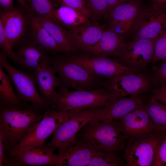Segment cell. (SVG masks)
<instances>
[{"instance_id":"obj_27","label":"cell","mask_w":166,"mask_h":166,"mask_svg":"<svg viewBox=\"0 0 166 166\" xmlns=\"http://www.w3.org/2000/svg\"><path fill=\"white\" fill-rule=\"evenodd\" d=\"M148 112L156 131H166V105L152 97L146 102Z\"/></svg>"},{"instance_id":"obj_25","label":"cell","mask_w":166,"mask_h":166,"mask_svg":"<svg viewBox=\"0 0 166 166\" xmlns=\"http://www.w3.org/2000/svg\"><path fill=\"white\" fill-rule=\"evenodd\" d=\"M30 23L32 42L46 51L51 52H61L56 42L47 31L36 20L31 14Z\"/></svg>"},{"instance_id":"obj_10","label":"cell","mask_w":166,"mask_h":166,"mask_svg":"<svg viewBox=\"0 0 166 166\" xmlns=\"http://www.w3.org/2000/svg\"><path fill=\"white\" fill-rule=\"evenodd\" d=\"M166 132L157 131L146 138L127 142L124 149L125 166H153L157 147Z\"/></svg>"},{"instance_id":"obj_24","label":"cell","mask_w":166,"mask_h":166,"mask_svg":"<svg viewBox=\"0 0 166 166\" xmlns=\"http://www.w3.org/2000/svg\"><path fill=\"white\" fill-rule=\"evenodd\" d=\"M45 51L32 42L21 47L16 54L20 59L22 66L34 71L42 61L48 58Z\"/></svg>"},{"instance_id":"obj_28","label":"cell","mask_w":166,"mask_h":166,"mask_svg":"<svg viewBox=\"0 0 166 166\" xmlns=\"http://www.w3.org/2000/svg\"><path fill=\"white\" fill-rule=\"evenodd\" d=\"M118 152L99 151L93 156L88 166H125Z\"/></svg>"},{"instance_id":"obj_39","label":"cell","mask_w":166,"mask_h":166,"mask_svg":"<svg viewBox=\"0 0 166 166\" xmlns=\"http://www.w3.org/2000/svg\"><path fill=\"white\" fill-rule=\"evenodd\" d=\"M128 0H107L108 9L105 16L107 17L111 10L116 6Z\"/></svg>"},{"instance_id":"obj_34","label":"cell","mask_w":166,"mask_h":166,"mask_svg":"<svg viewBox=\"0 0 166 166\" xmlns=\"http://www.w3.org/2000/svg\"><path fill=\"white\" fill-rule=\"evenodd\" d=\"M60 6H65L77 9L90 18L85 0H55Z\"/></svg>"},{"instance_id":"obj_3","label":"cell","mask_w":166,"mask_h":166,"mask_svg":"<svg viewBox=\"0 0 166 166\" xmlns=\"http://www.w3.org/2000/svg\"><path fill=\"white\" fill-rule=\"evenodd\" d=\"M59 79V87L77 91H91L103 88L104 81L91 73L66 56L51 60Z\"/></svg>"},{"instance_id":"obj_7","label":"cell","mask_w":166,"mask_h":166,"mask_svg":"<svg viewBox=\"0 0 166 166\" xmlns=\"http://www.w3.org/2000/svg\"><path fill=\"white\" fill-rule=\"evenodd\" d=\"M7 56L0 53V66L4 69L14 83L17 94L23 101L30 102L34 106L44 110L49 108L39 93L33 75L18 69L8 61Z\"/></svg>"},{"instance_id":"obj_37","label":"cell","mask_w":166,"mask_h":166,"mask_svg":"<svg viewBox=\"0 0 166 166\" xmlns=\"http://www.w3.org/2000/svg\"><path fill=\"white\" fill-rule=\"evenodd\" d=\"M152 6L159 11L166 12V0H151Z\"/></svg>"},{"instance_id":"obj_40","label":"cell","mask_w":166,"mask_h":166,"mask_svg":"<svg viewBox=\"0 0 166 166\" xmlns=\"http://www.w3.org/2000/svg\"><path fill=\"white\" fill-rule=\"evenodd\" d=\"M4 138L2 134L0 133V166L3 165L5 157L4 152Z\"/></svg>"},{"instance_id":"obj_38","label":"cell","mask_w":166,"mask_h":166,"mask_svg":"<svg viewBox=\"0 0 166 166\" xmlns=\"http://www.w3.org/2000/svg\"><path fill=\"white\" fill-rule=\"evenodd\" d=\"M0 10L8 11L15 8L13 6V0H0Z\"/></svg>"},{"instance_id":"obj_6","label":"cell","mask_w":166,"mask_h":166,"mask_svg":"<svg viewBox=\"0 0 166 166\" xmlns=\"http://www.w3.org/2000/svg\"><path fill=\"white\" fill-rule=\"evenodd\" d=\"M156 41L148 39H135L125 42L116 58L122 66L136 72H145L151 64Z\"/></svg>"},{"instance_id":"obj_26","label":"cell","mask_w":166,"mask_h":166,"mask_svg":"<svg viewBox=\"0 0 166 166\" xmlns=\"http://www.w3.org/2000/svg\"><path fill=\"white\" fill-rule=\"evenodd\" d=\"M54 13L59 24L69 29L90 22L89 18L81 11L65 6L55 9Z\"/></svg>"},{"instance_id":"obj_23","label":"cell","mask_w":166,"mask_h":166,"mask_svg":"<svg viewBox=\"0 0 166 166\" xmlns=\"http://www.w3.org/2000/svg\"><path fill=\"white\" fill-rule=\"evenodd\" d=\"M3 69L0 66V105L12 108L22 109L28 107L27 102L22 101L16 93L11 79Z\"/></svg>"},{"instance_id":"obj_36","label":"cell","mask_w":166,"mask_h":166,"mask_svg":"<svg viewBox=\"0 0 166 166\" xmlns=\"http://www.w3.org/2000/svg\"><path fill=\"white\" fill-rule=\"evenodd\" d=\"M151 93L152 97L166 105V84H162L160 87L155 86Z\"/></svg>"},{"instance_id":"obj_22","label":"cell","mask_w":166,"mask_h":166,"mask_svg":"<svg viewBox=\"0 0 166 166\" xmlns=\"http://www.w3.org/2000/svg\"><path fill=\"white\" fill-rule=\"evenodd\" d=\"M32 14L36 20L53 38L61 52H76L71 41L68 31L65 30L62 26L49 19L39 15Z\"/></svg>"},{"instance_id":"obj_31","label":"cell","mask_w":166,"mask_h":166,"mask_svg":"<svg viewBox=\"0 0 166 166\" xmlns=\"http://www.w3.org/2000/svg\"><path fill=\"white\" fill-rule=\"evenodd\" d=\"M166 59V30L156 41L151 64Z\"/></svg>"},{"instance_id":"obj_4","label":"cell","mask_w":166,"mask_h":166,"mask_svg":"<svg viewBox=\"0 0 166 166\" xmlns=\"http://www.w3.org/2000/svg\"><path fill=\"white\" fill-rule=\"evenodd\" d=\"M59 88L51 108L60 112L104 107L118 98L104 88L91 91H72Z\"/></svg>"},{"instance_id":"obj_9","label":"cell","mask_w":166,"mask_h":166,"mask_svg":"<svg viewBox=\"0 0 166 166\" xmlns=\"http://www.w3.org/2000/svg\"><path fill=\"white\" fill-rule=\"evenodd\" d=\"M102 107L72 110L68 117L54 132L51 141L46 145L58 149L75 138Z\"/></svg>"},{"instance_id":"obj_16","label":"cell","mask_w":166,"mask_h":166,"mask_svg":"<svg viewBox=\"0 0 166 166\" xmlns=\"http://www.w3.org/2000/svg\"><path fill=\"white\" fill-rule=\"evenodd\" d=\"M57 149L55 166H88L99 151L92 149L76 137Z\"/></svg>"},{"instance_id":"obj_29","label":"cell","mask_w":166,"mask_h":166,"mask_svg":"<svg viewBox=\"0 0 166 166\" xmlns=\"http://www.w3.org/2000/svg\"><path fill=\"white\" fill-rule=\"evenodd\" d=\"M27 1L30 14L40 15L60 25L55 17L54 13L55 8L52 0Z\"/></svg>"},{"instance_id":"obj_18","label":"cell","mask_w":166,"mask_h":166,"mask_svg":"<svg viewBox=\"0 0 166 166\" xmlns=\"http://www.w3.org/2000/svg\"><path fill=\"white\" fill-rule=\"evenodd\" d=\"M150 96L118 98L101 108L93 119L103 121L119 120L145 103Z\"/></svg>"},{"instance_id":"obj_21","label":"cell","mask_w":166,"mask_h":166,"mask_svg":"<svg viewBox=\"0 0 166 166\" xmlns=\"http://www.w3.org/2000/svg\"><path fill=\"white\" fill-rule=\"evenodd\" d=\"M125 42L124 35L106 28L97 42L83 53L93 57H115Z\"/></svg>"},{"instance_id":"obj_42","label":"cell","mask_w":166,"mask_h":166,"mask_svg":"<svg viewBox=\"0 0 166 166\" xmlns=\"http://www.w3.org/2000/svg\"><path fill=\"white\" fill-rule=\"evenodd\" d=\"M164 61L166 62V59L165 60H164Z\"/></svg>"},{"instance_id":"obj_12","label":"cell","mask_w":166,"mask_h":166,"mask_svg":"<svg viewBox=\"0 0 166 166\" xmlns=\"http://www.w3.org/2000/svg\"><path fill=\"white\" fill-rule=\"evenodd\" d=\"M146 102L119 120L127 142L133 143L146 138L157 132L153 127Z\"/></svg>"},{"instance_id":"obj_2","label":"cell","mask_w":166,"mask_h":166,"mask_svg":"<svg viewBox=\"0 0 166 166\" xmlns=\"http://www.w3.org/2000/svg\"><path fill=\"white\" fill-rule=\"evenodd\" d=\"M76 137L92 149L107 152H119L127 142L119 120L93 119L84 126Z\"/></svg>"},{"instance_id":"obj_1","label":"cell","mask_w":166,"mask_h":166,"mask_svg":"<svg viewBox=\"0 0 166 166\" xmlns=\"http://www.w3.org/2000/svg\"><path fill=\"white\" fill-rule=\"evenodd\" d=\"M42 110L32 105L22 109L0 105V133L4 139L5 155L14 149L41 120L44 113Z\"/></svg>"},{"instance_id":"obj_30","label":"cell","mask_w":166,"mask_h":166,"mask_svg":"<svg viewBox=\"0 0 166 166\" xmlns=\"http://www.w3.org/2000/svg\"><path fill=\"white\" fill-rule=\"evenodd\" d=\"M86 7L90 18L93 22L105 16L108 10L107 0H85Z\"/></svg>"},{"instance_id":"obj_11","label":"cell","mask_w":166,"mask_h":166,"mask_svg":"<svg viewBox=\"0 0 166 166\" xmlns=\"http://www.w3.org/2000/svg\"><path fill=\"white\" fill-rule=\"evenodd\" d=\"M166 30V12L154 9L152 6L141 8L130 33L133 39L157 40Z\"/></svg>"},{"instance_id":"obj_33","label":"cell","mask_w":166,"mask_h":166,"mask_svg":"<svg viewBox=\"0 0 166 166\" xmlns=\"http://www.w3.org/2000/svg\"><path fill=\"white\" fill-rule=\"evenodd\" d=\"M153 166H166V132L157 147Z\"/></svg>"},{"instance_id":"obj_5","label":"cell","mask_w":166,"mask_h":166,"mask_svg":"<svg viewBox=\"0 0 166 166\" xmlns=\"http://www.w3.org/2000/svg\"><path fill=\"white\" fill-rule=\"evenodd\" d=\"M152 75L130 70L104 81L103 88L117 98L136 97L151 92L155 86Z\"/></svg>"},{"instance_id":"obj_15","label":"cell","mask_w":166,"mask_h":166,"mask_svg":"<svg viewBox=\"0 0 166 166\" xmlns=\"http://www.w3.org/2000/svg\"><path fill=\"white\" fill-rule=\"evenodd\" d=\"M140 0H128L115 6L108 17L107 28L118 34L130 33L141 9Z\"/></svg>"},{"instance_id":"obj_17","label":"cell","mask_w":166,"mask_h":166,"mask_svg":"<svg viewBox=\"0 0 166 166\" xmlns=\"http://www.w3.org/2000/svg\"><path fill=\"white\" fill-rule=\"evenodd\" d=\"M33 72L38 90L48 107L51 108L56 97V89L60 85L51 60L49 58L44 60Z\"/></svg>"},{"instance_id":"obj_32","label":"cell","mask_w":166,"mask_h":166,"mask_svg":"<svg viewBox=\"0 0 166 166\" xmlns=\"http://www.w3.org/2000/svg\"><path fill=\"white\" fill-rule=\"evenodd\" d=\"M0 46L2 50V52L5 54L7 57L21 65L20 59L18 55L13 51L12 50L13 48L6 36L3 27L1 22H0Z\"/></svg>"},{"instance_id":"obj_19","label":"cell","mask_w":166,"mask_h":166,"mask_svg":"<svg viewBox=\"0 0 166 166\" xmlns=\"http://www.w3.org/2000/svg\"><path fill=\"white\" fill-rule=\"evenodd\" d=\"M105 28L96 22H90L69 29V37L76 52H83L96 44Z\"/></svg>"},{"instance_id":"obj_14","label":"cell","mask_w":166,"mask_h":166,"mask_svg":"<svg viewBox=\"0 0 166 166\" xmlns=\"http://www.w3.org/2000/svg\"><path fill=\"white\" fill-rule=\"evenodd\" d=\"M66 56L91 73L101 78L109 79L131 70L122 66L116 59L93 57L84 53Z\"/></svg>"},{"instance_id":"obj_8","label":"cell","mask_w":166,"mask_h":166,"mask_svg":"<svg viewBox=\"0 0 166 166\" xmlns=\"http://www.w3.org/2000/svg\"><path fill=\"white\" fill-rule=\"evenodd\" d=\"M72 110L60 112L48 108L44 111L42 118L33 130L12 150H22L42 146L45 141L53 134L68 117Z\"/></svg>"},{"instance_id":"obj_41","label":"cell","mask_w":166,"mask_h":166,"mask_svg":"<svg viewBox=\"0 0 166 166\" xmlns=\"http://www.w3.org/2000/svg\"><path fill=\"white\" fill-rule=\"evenodd\" d=\"M20 6L23 9L27 12H30L29 6L26 4V0H17Z\"/></svg>"},{"instance_id":"obj_35","label":"cell","mask_w":166,"mask_h":166,"mask_svg":"<svg viewBox=\"0 0 166 166\" xmlns=\"http://www.w3.org/2000/svg\"><path fill=\"white\" fill-rule=\"evenodd\" d=\"M153 73L152 76L155 83L166 82V62L158 66L152 65Z\"/></svg>"},{"instance_id":"obj_20","label":"cell","mask_w":166,"mask_h":166,"mask_svg":"<svg viewBox=\"0 0 166 166\" xmlns=\"http://www.w3.org/2000/svg\"><path fill=\"white\" fill-rule=\"evenodd\" d=\"M0 22L5 34L12 48L21 40L25 31L26 19L18 9L8 11L0 10Z\"/></svg>"},{"instance_id":"obj_13","label":"cell","mask_w":166,"mask_h":166,"mask_svg":"<svg viewBox=\"0 0 166 166\" xmlns=\"http://www.w3.org/2000/svg\"><path fill=\"white\" fill-rule=\"evenodd\" d=\"M53 147L45 144L42 146L10 151L5 155L3 165L55 166L58 154Z\"/></svg>"}]
</instances>
